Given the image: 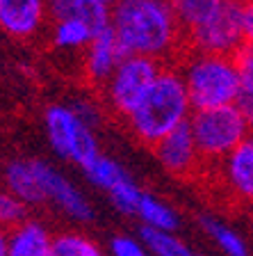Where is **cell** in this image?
Masks as SVG:
<instances>
[{
  "instance_id": "1",
  "label": "cell",
  "mask_w": 253,
  "mask_h": 256,
  "mask_svg": "<svg viewBox=\"0 0 253 256\" xmlns=\"http://www.w3.org/2000/svg\"><path fill=\"white\" fill-rule=\"evenodd\" d=\"M110 28L123 55L162 64L185 48L183 32L164 0H119L110 10Z\"/></svg>"
},
{
  "instance_id": "2",
  "label": "cell",
  "mask_w": 253,
  "mask_h": 256,
  "mask_svg": "<svg viewBox=\"0 0 253 256\" xmlns=\"http://www.w3.org/2000/svg\"><path fill=\"white\" fill-rule=\"evenodd\" d=\"M190 114V96L178 69L162 64V69L158 71L155 80L142 96V101L132 108V112L123 122L139 142L153 146L160 138L187 122Z\"/></svg>"
},
{
  "instance_id": "3",
  "label": "cell",
  "mask_w": 253,
  "mask_h": 256,
  "mask_svg": "<svg viewBox=\"0 0 253 256\" xmlns=\"http://www.w3.org/2000/svg\"><path fill=\"white\" fill-rule=\"evenodd\" d=\"M190 96L192 110L235 106L240 96V78L233 55H212L187 50L176 66Z\"/></svg>"
},
{
  "instance_id": "4",
  "label": "cell",
  "mask_w": 253,
  "mask_h": 256,
  "mask_svg": "<svg viewBox=\"0 0 253 256\" xmlns=\"http://www.w3.org/2000/svg\"><path fill=\"white\" fill-rule=\"evenodd\" d=\"M187 126L203 165H217L253 133L238 106L192 110Z\"/></svg>"
},
{
  "instance_id": "5",
  "label": "cell",
  "mask_w": 253,
  "mask_h": 256,
  "mask_svg": "<svg viewBox=\"0 0 253 256\" xmlns=\"http://www.w3.org/2000/svg\"><path fill=\"white\" fill-rule=\"evenodd\" d=\"M43 130L55 156L82 170L100 154L96 130L73 112L69 103H53L43 112Z\"/></svg>"
},
{
  "instance_id": "6",
  "label": "cell",
  "mask_w": 253,
  "mask_h": 256,
  "mask_svg": "<svg viewBox=\"0 0 253 256\" xmlns=\"http://www.w3.org/2000/svg\"><path fill=\"white\" fill-rule=\"evenodd\" d=\"M160 69H162V64L155 60L126 55L114 69V74L105 80V85L100 87L105 110L126 119L132 112V108L142 101V96L146 94Z\"/></svg>"
},
{
  "instance_id": "7",
  "label": "cell",
  "mask_w": 253,
  "mask_h": 256,
  "mask_svg": "<svg viewBox=\"0 0 253 256\" xmlns=\"http://www.w3.org/2000/svg\"><path fill=\"white\" fill-rule=\"evenodd\" d=\"M185 50L212 55H235L242 39V2L224 0V5L203 26L185 34Z\"/></svg>"
},
{
  "instance_id": "8",
  "label": "cell",
  "mask_w": 253,
  "mask_h": 256,
  "mask_svg": "<svg viewBox=\"0 0 253 256\" xmlns=\"http://www.w3.org/2000/svg\"><path fill=\"white\" fill-rule=\"evenodd\" d=\"M27 165H30V172L34 176V183H37L41 206L53 204L64 215H69L71 220L80 224H87L94 220V208H91L89 199L84 197V192L64 172L53 167L48 160L39 158H27Z\"/></svg>"
},
{
  "instance_id": "9",
  "label": "cell",
  "mask_w": 253,
  "mask_h": 256,
  "mask_svg": "<svg viewBox=\"0 0 253 256\" xmlns=\"http://www.w3.org/2000/svg\"><path fill=\"white\" fill-rule=\"evenodd\" d=\"M212 167L228 197L253 208V133Z\"/></svg>"
},
{
  "instance_id": "10",
  "label": "cell",
  "mask_w": 253,
  "mask_h": 256,
  "mask_svg": "<svg viewBox=\"0 0 253 256\" xmlns=\"http://www.w3.org/2000/svg\"><path fill=\"white\" fill-rule=\"evenodd\" d=\"M151 149H153L158 162L162 165V170L169 172L171 176H178V178H190V176L199 174L201 165H203L199 158V151L194 146L187 122L174 128L164 138H160Z\"/></svg>"
},
{
  "instance_id": "11",
  "label": "cell",
  "mask_w": 253,
  "mask_h": 256,
  "mask_svg": "<svg viewBox=\"0 0 253 256\" xmlns=\"http://www.w3.org/2000/svg\"><path fill=\"white\" fill-rule=\"evenodd\" d=\"M46 21V0H0V32L14 42L37 37Z\"/></svg>"
},
{
  "instance_id": "12",
  "label": "cell",
  "mask_w": 253,
  "mask_h": 256,
  "mask_svg": "<svg viewBox=\"0 0 253 256\" xmlns=\"http://www.w3.org/2000/svg\"><path fill=\"white\" fill-rule=\"evenodd\" d=\"M126 58L116 42L112 28L107 26L105 30H100L94 34L87 48H84V58H82V69L87 82L94 87H103L105 80L114 74V69L119 66V62Z\"/></svg>"
},
{
  "instance_id": "13",
  "label": "cell",
  "mask_w": 253,
  "mask_h": 256,
  "mask_svg": "<svg viewBox=\"0 0 253 256\" xmlns=\"http://www.w3.org/2000/svg\"><path fill=\"white\" fill-rule=\"evenodd\" d=\"M50 21H82L94 32L110 26V7L96 0H46Z\"/></svg>"
},
{
  "instance_id": "14",
  "label": "cell",
  "mask_w": 253,
  "mask_h": 256,
  "mask_svg": "<svg viewBox=\"0 0 253 256\" xmlns=\"http://www.w3.org/2000/svg\"><path fill=\"white\" fill-rule=\"evenodd\" d=\"M53 234L41 220H23L7 234V256H48Z\"/></svg>"
},
{
  "instance_id": "15",
  "label": "cell",
  "mask_w": 253,
  "mask_h": 256,
  "mask_svg": "<svg viewBox=\"0 0 253 256\" xmlns=\"http://www.w3.org/2000/svg\"><path fill=\"white\" fill-rule=\"evenodd\" d=\"M135 215L142 220V226L153 229V231H169V234H176V229L180 226L178 213H176L167 202H162V199L151 194V192H142Z\"/></svg>"
},
{
  "instance_id": "16",
  "label": "cell",
  "mask_w": 253,
  "mask_h": 256,
  "mask_svg": "<svg viewBox=\"0 0 253 256\" xmlns=\"http://www.w3.org/2000/svg\"><path fill=\"white\" fill-rule=\"evenodd\" d=\"M164 2L169 5L171 14H174L183 37L187 32L196 30L199 26H203L224 5V0H164Z\"/></svg>"
},
{
  "instance_id": "17",
  "label": "cell",
  "mask_w": 253,
  "mask_h": 256,
  "mask_svg": "<svg viewBox=\"0 0 253 256\" xmlns=\"http://www.w3.org/2000/svg\"><path fill=\"white\" fill-rule=\"evenodd\" d=\"M199 224H201V229L208 234V238L226 256H251L247 240L235 229H231L228 224H224L219 218H215L210 213H203V215H199Z\"/></svg>"
},
{
  "instance_id": "18",
  "label": "cell",
  "mask_w": 253,
  "mask_h": 256,
  "mask_svg": "<svg viewBox=\"0 0 253 256\" xmlns=\"http://www.w3.org/2000/svg\"><path fill=\"white\" fill-rule=\"evenodd\" d=\"M96 32L82 21H53L50 44L59 50H84Z\"/></svg>"
},
{
  "instance_id": "19",
  "label": "cell",
  "mask_w": 253,
  "mask_h": 256,
  "mask_svg": "<svg viewBox=\"0 0 253 256\" xmlns=\"http://www.w3.org/2000/svg\"><path fill=\"white\" fill-rule=\"evenodd\" d=\"M82 172H84V176H87V181L94 183V186L98 188V190H103L105 194L116 183H121L126 176H130L114 158L103 156V154H98L94 160H89V162L82 167Z\"/></svg>"
},
{
  "instance_id": "20",
  "label": "cell",
  "mask_w": 253,
  "mask_h": 256,
  "mask_svg": "<svg viewBox=\"0 0 253 256\" xmlns=\"http://www.w3.org/2000/svg\"><path fill=\"white\" fill-rule=\"evenodd\" d=\"M48 256H105V252L89 236L78 231H62L53 236Z\"/></svg>"
},
{
  "instance_id": "21",
  "label": "cell",
  "mask_w": 253,
  "mask_h": 256,
  "mask_svg": "<svg viewBox=\"0 0 253 256\" xmlns=\"http://www.w3.org/2000/svg\"><path fill=\"white\" fill-rule=\"evenodd\" d=\"M139 236L151 256H201L185 240H180L176 234H169V231H153L142 226Z\"/></svg>"
},
{
  "instance_id": "22",
  "label": "cell",
  "mask_w": 253,
  "mask_h": 256,
  "mask_svg": "<svg viewBox=\"0 0 253 256\" xmlns=\"http://www.w3.org/2000/svg\"><path fill=\"white\" fill-rule=\"evenodd\" d=\"M107 197H110L112 206L123 215H135L137 210V204H139V197H142V190L135 181H132V176H126L121 183H116L110 192H107Z\"/></svg>"
},
{
  "instance_id": "23",
  "label": "cell",
  "mask_w": 253,
  "mask_h": 256,
  "mask_svg": "<svg viewBox=\"0 0 253 256\" xmlns=\"http://www.w3.org/2000/svg\"><path fill=\"white\" fill-rule=\"evenodd\" d=\"M27 210H30V208L16 197V194H11L7 188L0 190V226H2V229L9 231V229H14V226H18L23 220H27Z\"/></svg>"
},
{
  "instance_id": "24",
  "label": "cell",
  "mask_w": 253,
  "mask_h": 256,
  "mask_svg": "<svg viewBox=\"0 0 253 256\" xmlns=\"http://www.w3.org/2000/svg\"><path fill=\"white\" fill-rule=\"evenodd\" d=\"M240 78V94H253V46H240L233 55Z\"/></svg>"
},
{
  "instance_id": "25",
  "label": "cell",
  "mask_w": 253,
  "mask_h": 256,
  "mask_svg": "<svg viewBox=\"0 0 253 256\" xmlns=\"http://www.w3.org/2000/svg\"><path fill=\"white\" fill-rule=\"evenodd\" d=\"M107 250H110V256H151L142 240L130 238V236H114Z\"/></svg>"
},
{
  "instance_id": "26",
  "label": "cell",
  "mask_w": 253,
  "mask_h": 256,
  "mask_svg": "<svg viewBox=\"0 0 253 256\" xmlns=\"http://www.w3.org/2000/svg\"><path fill=\"white\" fill-rule=\"evenodd\" d=\"M69 106L73 108V112L82 119L84 124H87V126L96 130V126L100 124V117H103V110H100L94 101H89V98H80V101L69 103Z\"/></svg>"
},
{
  "instance_id": "27",
  "label": "cell",
  "mask_w": 253,
  "mask_h": 256,
  "mask_svg": "<svg viewBox=\"0 0 253 256\" xmlns=\"http://www.w3.org/2000/svg\"><path fill=\"white\" fill-rule=\"evenodd\" d=\"M242 39L253 46V0H242Z\"/></svg>"
},
{
  "instance_id": "28",
  "label": "cell",
  "mask_w": 253,
  "mask_h": 256,
  "mask_svg": "<svg viewBox=\"0 0 253 256\" xmlns=\"http://www.w3.org/2000/svg\"><path fill=\"white\" fill-rule=\"evenodd\" d=\"M235 106H238V110L242 112V117L247 119L249 128L253 130V94H240Z\"/></svg>"
},
{
  "instance_id": "29",
  "label": "cell",
  "mask_w": 253,
  "mask_h": 256,
  "mask_svg": "<svg viewBox=\"0 0 253 256\" xmlns=\"http://www.w3.org/2000/svg\"><path fill=\"white\" fill-rule=\"evenodd\" d=\"M7 234L9 231L0 226V256H7Z\"/></svg>"
},
{
  "instance_id": "30",
  "label": "cell",
  "mask_w": 253,
  "mask_h": 256,
  "mask_svg": "<svg viewBox=\"0 0 253 256\" xmlns=\"http://www.w3.org/2000/svg\"><path fill=\"white\" fill-rule=\"evenodd\" d=\"M96 2H100V5H105V7H110V10H112V7H114L119 0H96Z\"/></svg>"
},
{
  "instance_id": "31",
  "label": "cell",
  "mask_w": 253,
  "mask_h": 256,
  "mask_svg": "<svg viewBox=\"0 0 253 256\" xmlns=\"http://www.w3.org/2000/svg\"><path fill=\"white\" fill-rule=\"evenodd\" d=\"M240 2H242V0H240Z\"/></svg>"
}]
</instances>
